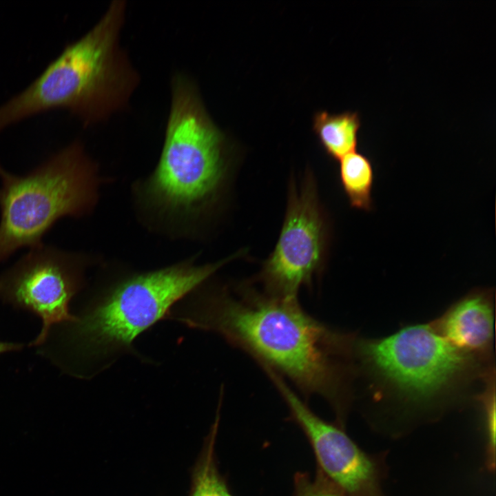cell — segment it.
I'll return each mask as SVG.
<instances>
[{"mask_svg": "<svg viewBox=\"0 0 496 496\" xmlns=\"http://www.w3.org/2000/svg\"><path fill=\"white\" fill-rule=\"evenodd\" d=\"M363 367L404 402L425 405L453 393L493 368L448 344L431 324L406 326L387 337L355 342Z\"/></svg>", "mask_w": 496, "mask_h": 496, "instance_id": "obj_6", "label": "cell"}, {"mask_svg": "<svg viewBox=\"0 0 496 496\" xmlns=\"http://www.w3.org/2000/svg\"><path fill=\"white\" fill-rule=\"evenodd\" d=\"M232 256L198 264L192 256L152 270L102 260L107 276L74 318L51 326L29 347L63 373L92 376L100 363L132 349L134 340L171 313L172 307L207 281Z\"/></svg>", "mask_w": 496, "mask_h": 496, "instance_id": "obj_2", "label": "cell"}, {"mask_svg": "<svg viewBox=\"0 0 496 496\" xmlns=\"http://www.w3.org/2000/svg\"><path fill=\"white\" fill-rule=\"evenodd\" d=\"M102 260L43 243L29 249L0 272V302L39 317V334H43L53 324L74 318L70 304L85 287L87 270Z\"/></svg>", "mask_w": 496, "mask_h": 496, "instance_id": "obj_7", "label": "cell"}, {"mask_svg": "<svg viewBox=\"0 0 496 496\" xmlns=\"http://www.w3.org/2000/svg\"><path fill=\"white\" fill-rule=\"evenodd\" d=\"M360 125L357 112L319 111L313 117V130L321 146L328 156L338 161L356 150Z\"/></svg>", "mask_w": 496, "mask_h": 496, "instance_id": "obj_11", "label": "cell"}, {"mask_svg": "<svg viewBox=\"0 0 496 496\" xmlns=\"http://www.w3.org/2000/svg\"><path fill=\"white\" fill-rule=\"evenodd\" d=\"M125 11V1H112L90 30L68 44L26 89L0 105V133L53 109H65L90 126L125 108L139 83L120 44Z\"/></svg>", "mask_w": 496, "mask_h": 496, "instance_id": "obj_4", "label": "cell"}, {"mask_svg": "<svg viewBox=\"0 0 496 496\" xmlns=\"http://www.w3.org/2000/svg\"><path fill=\"white\" fill-rule=\"evenodd\" d=\"M0 263L42 238L63 217L82 218L96 208L103 179L83 144L75 140L25 175L0 163Z\"/></svg>", "mask_w": 496, "mask_h": 496, "instance_id": "obj_5", "label": "cell"}, {"mask_svg": "<svg viewBox=\"0 0 496 496\" xmlns=\"http://www.w3.org/2000/svg\"><path fill=\"white\" fill-rule=\"evenodd\" d=\"M218 421L217 415L193 468L189 496H234L218 469L216 461L215 444Z\"/></svg>", "mask_w": 496, "mask_h": 496, "instance_id": "obj_13", "label": "cell"}, {"mask_svg": "<svg viewBox=\"0 0 496 496\" xmlns=\"http://www.w3.org/2000/svg\"><path fill=\"white\" fill-rule=\"evenodd\" d=\"M315 455L318 469L347 496H381L382 467L379 458L363 451L338 424L316 413L279 375L267 371Z\"/></svg>", "mask_w": 496, "mask_h": 496, "instance_id": "obj_9", "label": "cell"}, {"mask_svg": "<svg viewBox=\"0 0 496 496\" xmlns=\"http://www.w3.org/2000/svg\"><path fill=\"white\" fill-rule=\"evenodd\" d=\"M430 324L455 349L491 366L494 339L491 289L472 290Z\"/></svg>", "mask_w": 496, "mask_h": 496, "instance_id": "obj_10", "label": "cell"}, {"mask_svg": "<svg viewBox=\"0 0 496 496\" xmlns=\"http://www.w3.org/2000/svg\"><path fill=\"white\" fill-rule=\"evenodd\" d=\"M328 244V227L313 179L289 187L285 220L273 251L260 278L265 291L296 299L300 287L311 283L322 269Z\"/></svg>", "mask_w": 496, "mask_h": 496, "instance_id": "obj_8", "label": "cell"}, {"mask_svg": "<svg viewBox=\"0 0 496 496\" xmlns=\"http://www.w3.org/2000/svg\"><path fill=\"white\" fill-rule=\"evenodd\" d=\"M170 99L159 158L148 176L133 183L132 198L138 219L148 230L193 240L225 183L228 143L192 78L176 73Z\"/></svg>", "mask_w": 496, "mask_h": 496, "instance_id": "obj_3", "label": "cell"}, {"mask_svg": "<svg viewBox=\"0 0 496 496\" xmlns=\"http://www.w3.org/2000/svg\"><path fill=\"white\" fill-rule=\"evenodd\" d=\"M173 318L218 333L262 368L285 376L306 395L322 397L344 426L350 403L355 340L308 314L297 299L250 287L203 289Z\"/></svg>", "mask_w": 496, "mask_h": 496, "instance_id": "obj_1", "label": "cell"}, {"mask_svg": "<svg viewBox=\"0 0 496 496\" xmlns=\"http://www.w3.org/2000/svg\"><path fill=\"white\" fill-rule=\"evenodd\" d=\"M23 347L24 344L22 343L10 342L0 340V354L12 351H21L23 349Z\"/></svg>", "mask_w": 496, "mask_h": 496, "instance_id": "obj_16", "label": "cell"}, {"mask_svg": "<svg viewBox=\"0 0 496 496\" xmlns=\"http://www.w3.org/2000/svg\"><path fill=\"white\" fill-rule=\"evenodd\" d=\"M293 490L294 496H347L318 471L314 476L297 472L293 476Z\"/></svg>", "mask_w": 496, "mask_h": 496, "instance_id": "obj_15", "label": "cell"}, {"mask_svg": "<svg viewBox=\"0 0 496 496\" xmlns=\"http://www.w3.org/2000/svg\"><path fill=\"white\" fill-rule=\"evenodd\" d=\"M485 386L479 395L485 415L487 435L486 465L490 471L495 467V371L487 375L484 379Z\"/></svg>", "mask_w": 496, "mask_h": 496, "instance_id": "obj_14", "label": "cell"}, {"mask_svg": "<svg viewBox=\"0 0 496 496\" xmlns=\"http://www.w3.org/2000/svg\"><path fill=\"white\" fill-rule=\"evenodd\" d=\"M339 161L340 180L350 206L365 211H371L375 171L371 159L355 150Z\"/></svg>", "mask_w": 496, "mask_h": 496, "instance_id": "obj_12", "label": "cell"}]
</instances>
